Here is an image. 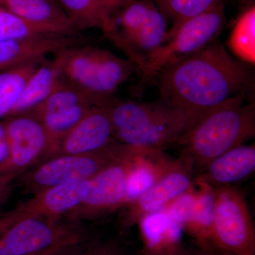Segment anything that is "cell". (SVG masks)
<instances>
[{
	"mask_svg": "<svg viewBox=\"0 0 255 255\" xmlns=\"http://www.w3.org/2000/svg\"><path fill=\"white\" fill-rule=\"evenodd\" d=\"M137 255H206L200 248H189L174 242H164L146 247Z\"/></svg>",
	"mask_w": 255,
	"mask_h": 255,
	"instance_id": "484cf974",
	"label": "cell"
},
{
	"mask_svg": "<svg viewBox=\"0 0 255 255\" xmlns=\"http://www.w3.org/2000/svg\"><path fill=\"white\" fill-rule=\"evenodd\" d=\"M132 1L134 0H100L102 9L111 20H113L114 14L117 11L123 9L124 6Z\"/></svg>",
	"mask_w": 255,
	"mask_h": 255,
	"instance_id": "83f0119b",
	"label": "cell"
},
{
	"mask_svg": "<svg viewBox=\"0 0 255 255\" xmlns=\"http://www.w3.org/2000/svg\"><path fill=\"white\" fill-rule=\"evenodd\" d=\"M107 107L92 108L63 137L54 157L90 153L114 141L113 128Z\"/></svg>",
	"mask_w": 255,
	"mask_h": 255,
	"instance_id": "5bb4252c",
	"label": "cell"
},
{
	"mask_svg": "<svg viewBox=\"0 0 255 255\" xmlns=\"http://www.w3.org/2000/svg\"><path fill=\"white\" fill-rule=\"evenodd\" d=\"M55 55L63 80L108 105L116 100L119 87L137 72L131 60L97 47L79 45Z\"/></svg>",
	"mask_w": 255,
	"mask_h": 255,
	"instance_id": "277c9868",
	"label": "cell"
},
{
	"mask_svg": "<svg viewBox=\"0 0 255 255\" xmlns=\"http://www.w3.org/2000/svg\"><path fill=\"white\" fill-rule=\"evenodd\" d=\"M225 2L202 14L189 18L167 35L163 44L146 58L137 73V94L155 84L162 70L189 56L217 39L226 27Z\"/></svg>",
	"mask_w": 255,
	"mask_h": 255,
	"instance_id": "5b68a950",
	"label": "cell"
},
{
	"mask_svg": "<svg viewBox=\"0 0 255 255\" xmlns=\"http://www.w3.org/2000/svg\"><path fill=\"white\" fill-rule=\"evenodd\" d=\"M192 164L183 157L125 205L121 229L127 231L152 215L168 209L194 186Z\"/></svg>",
	"mask_w": 255,
	"mask_h": 255,
	"instance_id": "8fae6325",
	"label": "cell"
},
{
	"mask_svg": "<svg viewBox=\"0 0 255 255\" xmlns=\"http://www.w3.org/2000/svg\"><path fill=\"white\" fill-rule=\"evenodd\" d=\"M81 223L64 219H29L0 234V255H25L86 242Z\"/></svg>",
	"mask_w": 255,
	"mask_h": 255,
	"instance_id": "30bf717a",
	"label": "cell"
},
{
	"mask_svg": "<svg viewBox=\"0 0 255 255\" xmlns=\"http://www.w3.org/2000/svg\"><path fill=\"white\" fill-rule=\"evenodd\" d=\"M9 152H8L7 140L6 132L2 123H0V173L3 171L7 163Z\"/></svg>",
	"mask_w": 255,
	"mask_h": 255,
	"instance_id": "f1b7e54d",
	"label": "cell"
},
{
	"mask_svg": "<svg viewBox=\"0 0 255 255\" xmlns=\"http://www.w3.org/2000/svg\"><path fill=\"white\" fill-rule=\"evenodd\" d=\"M120 11V28H112L107 36L138 71L146 58L163 44L167 22L152 0H134Z\"/></svg>",
	"mask_w": 255,
	"mask_h": 255,
	"instance_id": "52a82bcc",
	"label": "cell"
},
{
	"mask_svg": "<svg viewBox=\"0 0 255 255\" xmlns=\"http://www.w3.org/2000/svg\"><path fill=\"white\" fill-rule=\"evenodd\" d=\"M92 108L94 107L78 106L48 114L38 120L43 124L48 135L49 147L46 159L54 157L63 137Z\"/></svg>",
	"mask_w": 255,
	"mask_h": 255,
	"instance_id": "7402d4cb",
	"label": "cell"
},
{
	"mask_svg": "<svg viewBox=\"0 0 255 255\" xmlns=\"http://www.w3.org/2000/svg\"><path fill=\"white\" fill-rule=\"evenodd\" d=\"M10 182H11V181L8 178L0 173V202L2 200L3 198L6 196Z\"/></svg>",
	"mask_w": 255,
	"mask_h": 255,
	"instance_id": "4dcf8cb0",
	"label": "cell"
},
{
	"mask_svg": "<svg viewBox=\"0 0 255 255\" xmlns=\"http://www.w3.org/2000/svg\"><path fill=\"white\" fill-rule=\"evenodd\" d=\"M235 58L254 66L255 63V8L250 5L242 11L227 41Z\"/></svg>",
	"mask_w": 255,
	"mask_h": 255,
	"instance_id": "44dd1931",
	"label": "cell"
},
{
	"mask_svg": "<svg viewBox=\"0 0 255 255\" xmlns=\"http://www.w3.org/2000/svg\"><path fill=\"white\" fill-rule=\"evenodd\" d=\"M214 190L209 246L236 255H255V225L244 194L234 186Z\"/></svg>",
	"mask_w": 255,
	"mask_h": 255,
	"instance_id": "ba28073f",
	"label": "cell"
},
{
	"mask_svg": "<svg viewBox=\"0 0 255 255\" xmlns=\"http://www.w3.org/2000/svg\"><path fill=\"white\" fill-rule=\"evenodd\" d=\"M2 124L9 152L2 174L11 181L38 161L45 160L49 145L43 124L30 116L19 114L8 117Z\"/></svg>",
	"mask_w": 255,
	"mask_h": 255,
	"instance_id": "4fadbf2b",
	"label": "cell"
},
{
	"mask_svg": "<svg viewBox=\"0 0 255 255\" xmlns=\"http://www.w3.org/2000/svg\"><path fill=\"white\" fill-rule=\"evenodd\" d=\"M43 60L24 62L0 72V118L9 117L25 85Z\"/></svg>",
	"mask_w": 255,
	"mask_h": 255,
	"instance_id": "d6986e66",
	"label": "cell"
},
{
	"mask_svg": "<svg viewBox=\"0 0 255 255\" xmlns=\"http://www.w3.org/2000/svg\"><path fill=\"white\" fill-rule=\"evenodd\" d=\"M0 8L55 34H72L75 29L56 0H0Z\"/></svg>",
	"mask_w": 255,
	"mask_h": 255,
	"instance_id": "2e32d148",
	"label": "cell"
},
{
	"mask_svg": "<svg viewBox=\"0 0 255 255\" xmlns=\"http://www.w3.org/2000/svg\"><path fill=\"white\" fill-rule=\"evenodd\" d=\"M255 171V146L242 145L212 159L199 169L194 181L214 188L234 186Z\"/></svg>",
	"mask_w": 255,
	"mask_h": 255,
	"instance_id": "9a60e30c",
	"label": "cell"
},
{
	"mask_svg": "<svg viewBox=\"0 0 255 255\" xmlns=\"http://www.w3.org/2000/svg\"><path fill=\"white\" fill-rule=\"evenodd\" d=\"M1 70H0V72H1ZM2 71H3V70H2Z\"/></svg>",
	"mask_w": 255,
	"mask_h": 255,
	"instance_id": "1f68e13d",
	"label": "cell"
},
{
	"mask_svg": "<svg viewBox=\"0 0 255 255\" xmlns=\"http://www.w3.org/2000/svg\"><path fill=\"white\" fill-rule=\"evenodd\" d=\"M79 243V244L65 245L54 247L46 251L39 252V253H33L25 255H73L82 248L85 243Z\"/></svg>",
	"mask_w": 255,
	"mask_h": 255,
	"instance_id": "4316f807",
	"label": "cell"
},
{
	"mask_svg": "<svg viewBox=\"0 0 255 255\" xmlns=\"http://www.w3.org/2000/svg\"><path fill=\"white\" fill-rule=\"evenodd\" d=\"M166 21L172 23L167 31L170 34L189 18L212 9L225 0H152Z\"/></svg>",
	"mask_w": 255,
	"mask_h": 255,
	"instance_id": "603a6c76",
	"label": "cell"
},
{
	"mask_svg": "<svg viewBox=\"0 0 255 255\" xmlns=\"http://www.w3.org/2000/svg\"><path fill=\"white\" fill-rule=\"evenodd\" d=\"M108 104L92 97L61 78L58 86L48 97L25 115L39 120L48 114L55 113L78 106L107 107Z\"/></svg>",
	"mask_w": 255,
	"mask_h": 255,
	"instance_id": "ac0fdd59",
	"label": "cell"
},
{
	"mask_svg": "<svg viewBox=\"0 0 255 255\" xmlns=\"http://www.w3.org/2000/svg\"><path fill=\"white\" fill-rule=\"evenodd\" d=\"M107 107L114 138L132 147L163 151L178 145L191 126L186 112L160 98L148 102L115 100Z\"/></svg>",
	"mask_w": 255,
	"mask_h": 255,
	"instance_id": "3957f363",
	"label": "cell"
},
{
	"mask_svg": "<svg viewBox=\"0 0 255 255\" xmlns=\"http://www.w3.org/2000/svg\"><path fill=\"white\" fill-rule=\"evenodd\" d=\"M233 97L211 109L193 124L178 145L181 157L199 171L212 159L255 136V103Z\"/></svg>",
	"mask_w": 255,
	"mask_h": 255,
	"instance_id": "7a4b0ae2",
	"label": "cell"
},
{
	"mask_svg": "<svg viewBox=\"0 0 255 255\" xmlns=\"http://www.w3.org/2000/svg\"><path fill=\"white\" fill-rule=\"evenodd\" d=\"M155 83L159 98L186 112L190 127L211 109L233 97L243 95L254 102L253 65L230 54L218 39L164 68Z\"/></svg>",
	"mask_w": 255,
	"mask_h": 255,
	"instance_id": "6da1fadb",
	"label": "cell"
},
{
	"mask_svg": "<svg viewBox=\"0 0 255 255\" xmlns=\"http://www.w3.org/2000/svg\"><path fill=\"white\" fill-rule=\"evenodd\" d=\"M73 255H130L127 247L115 238L87 242Z\"/></svg>",
	"mask_w": 255,
	"mask_h": 255,
	"instance_id": "d4e9b609",
	"label": "cell"
},
{
	"mask_svg": "<svg viewBox=\"0 0 255 255\" xmlns=\"http://www.w3.org/2000/svg\"><path fill=\"white\" fill-rule=\"evenodd\" d=\"M155 151L114 164L92 178L85 199L64 218L81 223L99 219L125 206L129 200L132 177L143 164L146 157Z\"/></svg>",
	"mask_w": 255,
	"mask_h": 255,
	"instance_id": "9c48e42d",
	"label": "cell"
},
{
	"mask_svg": "<svg viewBox=\"0 0 255 255\" xmlns=\"http://www.w3.org/2000/svg\"><path fill=\"white\" fill-rule=\"evenodd\" d=\"M60 80L61 76L54 59L41 63L28 80L9 117L33 110L46 100L58 86Z\"/></svg>",
	"mask_w": 255,
	"mask_h": 255,
	"instance_id": "e0dca14e",
	"label": "cell"
},
{
	"mask_svg": "<svg viewBox=\"0 0 255 255\" xmlns=\"http://www.w3.org/2000/svg\"><path fill=\"white\" fill-rule=\"evenodd\" d=\"M152 150L124 145L114 140L90 153L60 155L40 162L21 175L25 190L33 194L73 179H91L105 169Z\"/></svg>",
	"mask_w": 255,
	"mask_h": 255,
	"instance_id": "8992f818",
	"label": "cell"
},
{
	"mask_svg": "<svg viewBox=\"0 0 255 255\" xmlns=\"http://www.w3.org/2000/svg\"><path fill=\"white\" fill-rule=\"evenodd\" d=\"M70 18L74 27L80 29L100 28L109 33L113 20L107 17L100 0H56Z\"/></svg>",
	"mask_w": 255,
	"mask_h": 255,
	"instance_id": "ffe728a7",
	"label": "cell"
},
{
	"mask_svg": "<svg viewBox=\"0 0 255 255\" xmlns=\"http://www.w3.org/2000/svg\"><path fill=\"white\" fill-rule=\"evenodd\" d=\"M204 252L206 255H236L231 252L225 251V250L221 249V248H216V247L209 246L203 247V248H199Z\"/></svg>",
	"mask_w": 255,
	"mask_h": 255,
	"instance_id": "f546056e",
	"label": "cell"
},
{
	"mask_svg": "<svg viewBox=\"0 0 255 255\" xmlns=\"http://www.w3.org/2000/svg\"><path fill=\"white\" fill-rule=\"evenodd\" d=\"M90 187V179H78L35 193L31 199L0 217V234L23 220L63 219L81 204Z\"/></svg>",
	"mask_w": 255,
	"mask_h": 255,
	"instance_id": "7c38bea8",
	"label": "cell"
},
{
	"mask_svg": "<svg viewBox=\"0 0 255 255\" xmlns=\"http://www.w3.org/2000/svg\"><path fill=\"white\" fill-rule=\"evenodd\" d=\"M49 35L57 34L0 8V41L26 39Z\"/></svg>",
	"mask_w": 255,
	"mask_h": 255,
	"instance_id": "cb8c5ba5",
	"label": "cell"
}]
</instances>
